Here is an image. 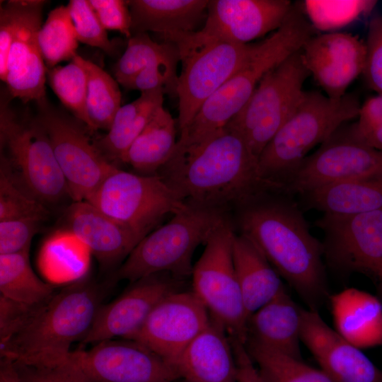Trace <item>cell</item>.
I'll use <instances>...</instances> for the list:
<instances>
[{
	"instance_id": "obj_1",
	"label": "cell",
	"mask_w": 382,
	"mask_h": 382,
	"mask_svg": "<svg viewBox=\"0 0 382 382\" xmlns=\"http://www.w3.org/2000/svg\"><path fill=\"white\" fill-rule=\"evenodd\" d=\"M158 175L189 205L226 213L281 188L265 179L258 157L226 126L202 143L174 151Z\"/></svg>"
},
{
	"instance_id": "obj_2",
	"label": "cell",
	"mask_w": 382,
	"mask_h": 382,
	"mask_svg": "<svg viewBox=\"0 0 382 382\" xmlns=\"http://www.w3.org/2000/svg\"><path fill=\"white\" fill-rule=\"evenodd\" d=\"M241 235L300 296L318 311L328 296L322 242L309 231L299 204L282 193L265 195L238 209Z\"/></svg>"
},
{
	"instance_id": "obj_3",
	"label": "cell",
	"mask_w": 382,
	"mask_h": 382,
	"mask_svg": "<svg viewBox=\"0 0 382 382\" xmlns=\"http://www.w3.org/2000/svg\"><path fill=\"white\" fill-rule=\"evenodd\" d=\"M105 288L82 279L33 307L18 329L1 342V358L50 365L66 359L71 345L88 332L102 306Z\"/></svg>"
},
{
	"instance_id": "obj_4",
	"label": "cell",
	"mask_w": 382,
	"mask_h": 382,
	"mask_svg": "<svg viewBox=\"0 0 382 382\" xmlns=\"http://www.w3.org/2000/svg\"><path fill=\"white\" fill-rule=\"evenodd\" d=\"M313 27L294 6L284 23L255 44L245 63L202 105L180 131L175 150L196 146L224 129L248 102L262 78L313 36Z\"/></svg>"
},
{
	"instance_id": "obj_5",
	"label": "cell",
	"mask_w": 382,
	"mask_h": 382,
	"mask_svg": "<svg viewBox=\"0 0 382 382\" xmlns=\"http://www.w3.org/2000/svg\"><path fill=\"white\" fill-rule=\"evenodd\" d=\"M361 105L353 95L332 100L317 91H304L296 108L258 157L262 177L282 183L316 145L357 117Z\"/></svg>"
},
{
	"instance_id": "obj_6",
	"label": "cell",
	"mask_w": 382,
	"mask_h": 382,
	"mask_svg": "<svg viewBox=\"0 0 382 382\" xmlns=\"http://www.w3.org/2000/svg\"><path fill=\"white\" fill-rule=\"evenodd\" d=\"M226 219V213L187 204L140 241L115 272L112 282L132 283L161 273L180 280L191 277L195 250Z\"/></svg>"
},
{
	"instance_id": "obj_7",
	"label": "cell",
	"mask_w": 382,
	"mask_h": 382,
	"mask_svg": "<svg viewBox=\"0 0 382 382\" xmlns=\"http://www.w3.org/2000/svg\"><path fill=\"white\" fill-rule=\"evenodd\" d=\"M163 41L178 50V126L180 131L193 119L204 103L248 60L254 45L208 36L200 30L174 34Z\"/></svg>"
},
{
	"instance_id": "obj_8",
	"label": "cell",
	"mask_w": 382,
	"mask_h": 382,
	"mask_svg": "<svg viewBox=\"0 0 382 382\" xmlns=\"http://www.w3.org/2000/svg\"><path fill=\"white\" fill-rule=\"evenodd\" d=\"M0 147V158L34 197L42 203H54L69 195L66 180L43 127L36 118L18 119L3 99Z\"/></svg>"
},
{
	"instance_id": "obj_9",
	"label": "cell",
	"mask_w": 382,
	"mask_h": 382,
	"mask_svg": "<svg viewBox=\"0 0 382 382\" xmlns=\"http://www.w3.org/2000/svg\"><path fill=\"white\" fill-rule=\"evenodd\" d=\"M309 74L301 50L291 54L262 78L243 108L227 124L257 157L296 108Z\"/></svg>"
},
{
	"instance_id": "obj_10",
	"label": "cell",
	"mask_w": 382,
	"mask_h": 382,
	"mask_svg": "<svg viewBox=\"0 0 382 382\" xmlns=\"http://www.w3.org/2000/svg\"><path fill=\"white\" fill-rule=\"evenodd\" d=\"M234 234L228 219L211 233L193 266L192 291L228 336L245 345L248 317L233 257Z\"/></svg>"
},
{
	"instance_id": "obj_11",
	"label": "cell",
	"mask_w": 382,
	"mask_h": 382,
	"mask_svg": "<svg viewBox=\"0 0 382 382\" xmlns=\"http://www.w3.org/2000/svg\"><path fill=\"white\" fill-rule=\"evenodd\" d=\"M145 237L166 215L187 207L158 175L116 167L85 200Z\"/></svg>"
},
{
	"instance_id": "obj_12",
	"label": "cell",
	"mask_w": 382,
	"mask_h": 382,
	"mask_svg": "<svg viewBox=\"0 0 382 382\" xmlns=\"http://www.w3.org/2000/svg\"><path fill=\"white\" fill-rule=\"evenodd\" d=\"M315 226L324 234L327 265L342 275H366L382 297V210L354 215L323 214Z\"/></svg>"
},
{
	"instance_id": "obj_13",
	"label": "cell",
	"mask_w": 382,
	"mask_h": 382,
	"mask_svg": "<svg viewBox=\"0 0 382 382\" xmlns=\"http://www.w3.org/2000/svg\"><path fill=\"white\" fill-rule=\"evenodd\" d=\"M382 176V151L356 139L342 125L282 183L284 194L301 195L347 180Z\"/></svg>"
},
{
	"instance_id": "obj_14",
	"label": "cell",
	"mask_w": 382,
	"mask_h": 382,
	"mask_svg": "<svg viewBox=\"0 0 382 382\" xmlns=\"http://www.w3.org/2000/svg\"><path fill=\"white\" fill-rule=\"evenodd\" d=\"M36 119L49 137L69 195L74 202L86 200L117 166L70 117L45 108Z\"/></svg>"
},
{
	"instance_id": "obj_15",
	"label": "cell",
	"mask_w": 382,
	"mask_h": 382,
	"mask_svg": "<svg viewBox=\"0 0 382 382\" xmlns=\"http://www.w3.org/2000/svg\"><path fill=\"white\" fill-rule=\"evenodd\" d=\"M71 359L93 382H173L175 369L141 343L115 338L88 349L70 353Z\"/></svg>"
},
{
	"instance_id": "obj_16",
	"label": "cell",
	"mask_w": 382,
	"mask_h": 382,
	"mask_svg": "<svg viewBox=\"0 0 382 382\" xmlns=\"http://www.w3.org/2000/svg\"><path fill=\"white\" fill-rule=\"evenodd\" d=\"M209 320V312L195 293L179 290L156 305L130 340L145 345L174 368L180 354Z\"/></svg>"
},
{
	"instance_id": "obj_17",
	"label": "cell",
	"mask_w": 382,
	"mask_h": 382,
	"mask_svg": "<svg viewBox=\"0 0 382 382\" xmlns=\"http://www.w3.org/2000/svg\"><path fill=\"white\" fill-rule=\"evenodd\" d=\"M182 281L161 273L131 283L121 295L100 307L81 343L94 345L110 339H131L162 299L180 290Z\"/></svg>"
},
{
	"instance_id": "obj_18",
	"label": "cell",
	"mask_w": 382,
	"mask_h": 382,
	"mask_svg": "<svg viewBox=\"0 0 382 382\" xmlns=\"http://www.w3.org/2000/svg\"><path fill=\"white\" fill-rule=\"evenodd\" d=\"M47 1L16 0L17 18L5 83L9 94L24 103L45 105L47 68L38 44Z\"/></svg>"
},
{
	"instance_id": "obj_19",
	"label": "cell",
	"mask_w": 382,
	"mask_h": 382,
	"mask_svg": "<svg viewBox=\"0 0 382 382\" xmlns=\"http://www.w3.org/2000/svg\"><path fill=\"white\" fill-rule=\"evenodd\" d=\"M303 62L326 96L340 100L351 83L363 73L365 42L343 33H328L310 38L301 49Z\"/></svg>"
},
{
	"instance_id": "obj_20",
	"label": "cell",
	"mask_w": 382,
	"mask_h": 382,
	"mask_svg": "<svg viewBox=\"0 0 382 382\" xmlns=\"http://www.w3.org/2000/svg\"><path fill=\"white\" fill-rule=\"evenodd\" d=\"M293 7L287 0H209L200 31L217 39L248 44L279 28Z\"/></svg>"
},
{
	"instance_id": "obj_21",
	"label": "cell",
	"mask_w": 382,
	"mask_h": 382,
	"mask_svg": "<svg viewBox=\"0 0 382 382\" xmlns=\"http://www.w3.org/2000/svg\"><path fill=\"white\" fill-rule=\"evenodd\" d=\"M301 340L335 382H382V371L361 349L331 328L318 311L303 308Z\"/></svg>"
},
{
	"instance_id": "obj_22",
	"label": "cell",
	"mask_w": 382,
	"mask_h": 382,
	"mask_svg": "<svg viewBox=\"0 0 382 382\" xmlns=\"http://www.w3.org/2000/svg\"><path fill=\"white\" fill-rule=\"evenodd\" d=\"M65 224L66 231L88 248L105 269L124 262L144 238L86 201L71 204Z\"/></svg>"
},
{
	"instance_id": "obj_23",
	"label": "cell",
	"mask_w": 382,
	"mask_h": 382,
	"mask_svg": "<svg viewBox=\"0 0 382 382\" xmlns=\"http://www.w3.org/2000/svg\"><path fill=\"white\" fill-rule=\"evenodd\" d=\"M186 382H237L230 337L210 317L207 326L190 343L174 365Z\"/></svg>"
},
{
	"instance_id": "obj_24",
	"label": "cell",
	"mask_w": 382,
	"mask_h": 382,
	"mask_svg": "<svg viewBox=\"0 0 382 382\" xmlns=\"http://www.w3.org/2000/svg\"><path fill=\"white\" fill-rule=\"evenodd\" d=\"M302 310L284 287L249 317L247 340L302 359L300 347Z\"/></svg>"
},
{
	"instance_id": "obj_25",
	"label": "cell",
	"mask_w": 382,
	"mask_h": 382,
	"mask_svg": "<svg viewBox=\"0 0 382 382\" xmlns=\"http://www.w3.org/2000/svg\"><path fill=\"white\" fill-rule=\"evenodd\" d=\"M337 332L359 349L382 345V301L357 288L329 297Z\"/></svg>"
},
{
	"instance_id": "obj_26",
	"label": "cell",
	"mask_w": 382,
	"mask_h": 382,
	"mask_svg": "<svg viewBox=\"0 0 382 382\" xmlns=\"http://www.w3.org/2000/svg\"><path fill=\"white\" fill-rule=\"evenodd\" d=\"M132 35L151 31L163 40L196 31L206 19L209 0H129Z\"/></svg>"
},
{
	"instance_id": "obj_27",
	"label": "cell",
	"mask_w": 382,
	"mask_h": 382,
	"mask_svg": "<svg viewBox=\"0 0 382 382\" xmlns=\"http://www.w3.org/2000/svg\"><path fill=\"white\" fill-rule=\"evenodd\" d=\"M232 248L234 266L248 320L284 286L279 274L248 238L235 233Z\"/></svg>"
},
{
	"instance_id": "obj_28",
	"label": "cell",
	"mask_w": 382,
	"mask_h": 382,
	"mask_svg": "<svg viewBox=\"0 0 382 382\" xmlns=\"http://www.w3.org/2000/svg\"><path fill=\"white\" fill-rule=\"evenodd\" d=\"M306 209L354 215L382 210V176L324 185L301 195Z\"/></svg>"
},
{
	"instance_id": "obj_29",
	"label": "cell",
	"mask_w": 382,
	"mask_h": 382,
	"mask_svg": "<svg viewBox=\"0 0 382 382\" xmlns=\"http://www.w3.org/2000/svg\"><path fill=\"white\" fill-rule=\"evenodd\" d=\"M176 122L163 105L159 107L132 142L121 162L141 175H156L171 158L175 149Z\"/></svg>"
},
{
	"instance_id": "obj_30",
	"label": "cell",
	"mask_w": 382,
	"mask_h": 382,
	"mask_svg": "<svg viewBox=\"0 0 382 382\" xmlns=\"http://www.w3.org/2000/svg\"><path fill=\"white\" fill-rule=\"evenodd\" d=\"M164 95L160 88L141 92L136 100L120 107L108 132L96 144L108 160L121 162L132 142L163 105Z\"/></svg>"
},
{
	"instance_id": "obj_31",
	"label": "cell",
	"mask_w": 382,
	"mask_h": 382,
	"mask_svg": "<svg viewBox=\"0 0 382 382\" xmlns=\"http://www.w3.org/2000/svg\"><path fill=\"white\" fill-rule=\"evenodd\" d=\"M54 288L40 279L32 269L29 250L0 255V296L29 307L43 303Z\"/></svg>"
},
{
	"instance_id": "obj_32",
	"label": "cell",
	"mask_w": 382,
	"mask_h": 382,
	"mask_svg": "<svg viewBox=\"0 0 382 382\" xmlns=\"http://www.w3.org/2000/svg\"><path fill=\"white\" fill-rule=\"evenodd\" d=\"M87 76L86 110L91 129L109 130L121 105L118 83L95 63L77 54L73 59Z\"/></svg>"
},
{
	"instance_id": "obj_33",
	"label": "cell",
	"mask_w": 382,
	"mask_h": 382,
	"mask_svg": "<svg viewBox=\"0 0 382 382\" xmlns=\"http://www.w3.org/2000/svg\"><path fill=\"white\" fill-rule=\"evenodd\" d=\"M245 347L264 382H335L321 369L302 359L247 340Z\"/></svg>"
},
{
	"instance_id": "obj_34",
	"label": "cell",
	"mask_w": 382,
	"mask_h": 382,
	"mask_svg": "<svg viewBox=\"0 0 382 382\" xmlns=\"http://www.w3.org/2000/svg\"><path fill=\"white\" fill-rule=\"evenodd\" d=\"M177 46L170 42H157L147 33L133 34L115 69V76L122 85L141 70L158 64H178Z\"/></svg>"
},
{
	"instance_id": "obj_35",
	"label": "cell",
	"mask_w": 382,
	"mask_h": 382,
	"mask_svg": "<svg viewBox=\"0 0 382 382\" xmlns=\"http://www.w3.org/2000/svg\"><path fill=\"white\" fill-rule=\"evenodd\" d=\"M37 40L47 69L77 55L79 40L67 6H59L49 13Z\"/></svg>"
},
{
	"instance_id": "obj_36",
	"label": "cell",
	"mask_w": 382,
	"mask_h": 382,
	"mask_svg": "<svg viewBox=\"0 0 382 382\" xmlns=\"http://www.w3.org/2000/svg\"><path fill=\"white\" fill-rule=\"evenodd\" d=\"M47 71L51 88L60 101L91 129L86 110L87 76L83 67L72 59L65 66L57 65Z\"/></svg>"
},
{
	"instance_id": "obj_37",
	"label": "cell",
	"mask_w": 382,
	"mask_h": 382,
	"mask_svg": "<svg viewBox=\"0 0 382 382\" xmlns=\"http://www.w3.org/2000/svg\"><path fill=\"white\" fill-rule=\"evenodd\" d=\"M49 212L44 203L30 195L3 160L0 162V221L11 219L43 221Z\"/></svg>"
},
{
	"instance_id": "obj_38",
	"label": "cell",
	"mask_w": 382,
	"mask_h": 382,
	"mask_svg": "<svg viewBox=\"0 0 382 382\" xmlns=\"http://www.w3.org/2000/svg\"><path fill=\"white\" fill-rule=\"evenodd\" d=\"M376 4L371 0H306L303 3L311 25L328 32L343 28L370 13Z\"/></svg>"
},
{
	"instance_id": "obj_39",
	"label": "cell",
	"mask_w": 382,
	"mask_h": 382,
	"mask_svg": "<svg viewBox=\"0 0 382 382\" xmlns=\"http://www.w3.org/2000/svg\"><path fill=\"white\" fill-rule=\"evenodd\" d=\"M67 6L79 42L112 54L114 47L89 1L71 0Z\"/></svg>"
},
{
	"instance_id": "obj_40",
	"label": "cell",
	"mask_w": 382,
	"mask_h": 382,
	"mask_svg": "<svg viewBox=\"0 0 382 382\" xmlns=\"http://www.w3.org/2000/svg\"><path fill=\"white\" fill-rule=\"evenodd\" d=\"M21 382H93L69 356L56 364L30 365L13 362Z\"/></svg>"
},
{
	"instance_id": "obj_41",
	"label": "cell",
	"mask_w": 382,
	"mask_h": 382,
	"mask_svg": "<svg viewBox=\"0 0 382 382\" xmlns=\"http://www.w3.org/2000/svg\"><path fill=\"white\" fill-rule=\"evenodd\" d=\"M358 120L347 129L359 141L382 151V94L367 99L361 105Z\"/></svg>"
},
{
	"instance_id": "obj_42",
	"label": "cell",
	"mask_w": 382,
	"mask_h": 382,
	"mask_svg": "<svg viewBox=\"0 0 382 382\" xmlns=\"http://www.w3.org/2000/svg\"><path fill=\"white\" fill-rule=\"evenodd\" d=\"M178 64H158L146 67L122 86L127 89L141 92L154 89H162L165 94L177 96L178 75Z\"/></svg>"
},
{
	"instance_id": "obj_43",
	"label": "cell",
	"mask_w": 382,
	"mask_h": 382,
	"mask_svg": "<svg viewBox=\"0 0 382 382\" xmlns=\"http://www.w3.org/2000/svg\"><path fill=\"white\" fill-rule=\"evenodd\" d=\"M40 223L28 219L0 221V255L30 250L32 239Z\"/></svg>"
},
{
	"instance_id": "obj_44",
	"label": "cell",
	"mask_w": 382,
	"mask_h": 382,
	"mask_svg": "<svg viewBox=\"0 0 382 382\" xmlns=\"http://www.w3.org/2000/svg\"><path fill=\"white\" fill-rule=\"evenodd\" d=\"M365 44L366 57L362 74L369 87L382 94V16L371 20Z\"/></svg>"
},
{
	"instance_id": "obj_45",
	"label": "cell",
	"mask_w": 382,
	"mask_h": 382,
	"mask_svg": "<svg viewBox=\"0 0 382 382\" xmlns=\"http://www.w3.org/2000/svg\"><path fill=\"white\" fill-rule=\"evenodd\" d=\"M99 21L105 30H117L132 37L131 15L127 1L89 0Z\"/></svg>"
},
{
	"instance_id": "obj_46",
	"label": "cell",
	"mask_w": 382,
	"mask_h": 382,
	"mask_svg": "<svg viewBox=\"0 0 382 382\" xmlns=\"http://www.w3.org/2000/svg\"><path fill=\"white\" fill-rule=\"evenodd\" d=\"M17 18L16 0L7 1L0 8V79L5 82L7 64Z\"/></svg>"
},
{
	"instance_id": "obj_47",
	"label": "cell",
	"mask_w": 382,
	"mask_h": 382,
	"mask_svg": "<svg viewBox=\"0 0 382 382\" xmlns=\"http://www.w3.org/2000/svg\"><path fill=\"white\" fill-rule=\"evenodd\" d=\"M230 340L236 363L237 382H264L245 344L233 337H230Z\"/></svg>"
},
{
	"instance_id": "obj_48",
	"label": "cell",
	"mask_w": 382,
	"mask_h": 382,
	"mask_svg": "<svg viewBox=\"0 0 382 382\" xmlns=\"http://www.w3.org/2000/svg\"><path fill=\"white\" fill-rule=\"evenodd\" d=\"M0 382H21L13 362L6 358H1Z\"/></svg>"
}]
</instances>
